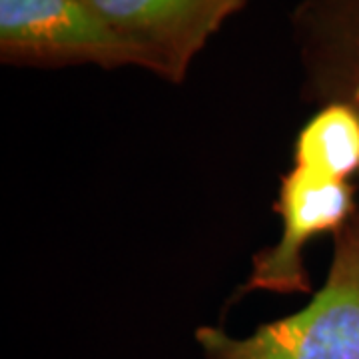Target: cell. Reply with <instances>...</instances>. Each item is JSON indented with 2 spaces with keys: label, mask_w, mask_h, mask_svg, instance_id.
Masks as SVG:
<instances>
[{
  "label": "cell",
  "mask_w": 359,
  "mask_h": 359,
  "mask_svg": "<svg viewBox=\"0 0 359 359\" xmlns=\"http://www.w3.org/2000/svg\"><path fill=\"white\" fill-rule=\"evenodd\" d=\"M90 4L138 46L150 74L170 84L186 82L208 42L250 0H88Z\"/></svg>",
  "instance_id": "cell-4"
},
{
  "label": "cell",
  "mask_w": 359,
  "mask_h": 359,
  "mask_svg": "<svg viewBox=\"0 0 359 359\" xmlns=\"http://www.w3.org/2000/svg\"><path fill=\"white\" fill-rule=\"evenodd\" d=\"M273 210L282 222L280 238L254 256L240 294H309L306 245L323 233L335 236L355 216V188L351 182L292 166L280 178Z\"/></svg>",
  "instance_id": "cell-3"
},
{
  "label": "cell",
  "mask_w": 359,
  "mask_h": 359,
  "mask_svg": "<svg viewBox=\"0 0 359 359\" xmlns=\"http://www.w3.org/2000/svg\"><path fill=\"white\" fill-rule=\"evenodd\" d=\"M194 339L204 359H359V210L334 236L325 282L304 308L248 335L200 325Z\"/></svg>",
  "instance_id": "cell-1"
},
{
  "label": "cell",
  "mask_w": 359,
  "mask_h": 359,
  "mask_svg": "<svg viewBox=\"0 0 359 359\" xmlns=\"http://www.w3.org/2000/svg\"><path fill=\"white\" fill-rule=\"evenodd\" d=\"M0 62L16 68L150 72L146 54L88 0H0Z\"/></svg>",
  "instance_id": "cell-2"
},
{
  "label": "cell",
  "mask_w": 359,
  "mask_h": 359,
  "mask_svg": "<svg viewBox=\"0 0 359 359\" xmlns=\"http://www.w3.org/2000/svg\"><path fill=\"white\" fill-rule=\"evenodd\" d=\"M294 166L349 182L359 178V114L347 104H323L299 128Z\"/></svg>",
  "instance_id": "cell-6"
},
{
  "label": "cell",
  "mask_w": 359,
  "mask_h": 359,
  "mask_svg": "<svg viewBox=\"0 0 359 359\" xmlns=\"http://www.w3.org/2000/svg\"><path fill=\"white\" fill-rule=\"evenodd\" d=\"M290 25L304 98L359 114V0H297Z\"/></svg>",
  "instance_id": "cell-5"
}]
</instances>
